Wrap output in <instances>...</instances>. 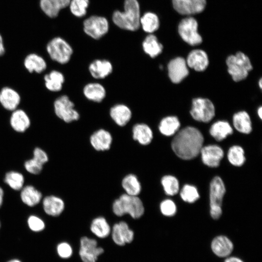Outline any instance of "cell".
I'll return each mask as SVG.
<instances>
[{"label": "cell", "mask_w": 262, "mask_h": 262, "mask_svg": "<svg viewBox=\"0 0 262 262\" xmlns=\"http://www.w3.org/2000/svg\"><path fill=\"white\" fill-rule=\"evenodd\" d=\"M203 142V135L197 129L187 127L177 133L172 141L171 147L179 158L191 160L199 154Z\"/></svg>", "instance_id": "cell-1"}, {"label": "cell", "mask_w": 262, "mask_h": 262, "mask_svg": "<svg viewBox=\"0 0 262 262\" xmlns=\"http://www.w3.org/2000/svg\"><path fill=\"white\" fill-rule=\"evenodd\" d=\"M124 11H116L113 14L114 23L121 29L135 31L140 26V12L137 0H125Z\"/></svg>", "instance_id": "cell-2"}, {"label": "cell", "mask_w": 262, "mask_h": 262, "mask_svg": "<svg viewBox=\"0 0 262 262\" xmlns=\"http://www.w3.org/2000/svg\"><path fill=\"white\" fill-rule=\"evenodd\" d=\"M112 211L117 216L128 214L133 219L142 217L145 208L142 200L138 196L121 195L112 204Z\"/></svg>", "instance_id": "cell-3"}, {"label": "cell", "mask_w": 262, "mask_h": 262, "mask_svg": "<svg viewBox=\"0 0 262 262\" xmlns=\"http://www.w3.org/2000/svg\"><path fill=\"white\" fill-rule=\"evenodd\" d=\"M228 70L235 82L246 79L252 66L249 58L242 52L229 56L226 60Z\"/></svg>", "instance_id": "cell-4"}, {"label": "cell", "mask_w": 262, "mask_h": 262, "mask_svg": "<svg viewBox=\"0 0 262 262\" xmlns=\"http://www.w3.org/2000/svg\"><path fill=\"white\" fill-rule=\"evenodd\" d=\"M47 51L51 59L61 64L67 63L73 54L70 45L60 37H56L49 42Z\"/></svg>", "instance_id": "cell-5"}, {"label": "cell", "mask_w": 262, "mask_h": 262, "mask_svg": "<svg viewBox=\"0 0 262 262\" xmlns=\"http://www.w3.org/2000/svg\"><path fill=\"white\" fill-rule=\"evenodd\" d=\"M226 189L222 179L214 177L210 183V214L214 219H218L222 214V202Z\"/></svg>", "instance_id": "cell-6"}, {"label": "cell", "mask_w": 262, "mask_h": 262, "mask_svg": "<svg viewBox=\"0 0 262 262\" xmlns=\"http://www.w3.org/2000/svg\"><path fill=\"white\" fill-rule=\"evenodd\" d=\"M196 20L191 16L182 19L178 27L179 34L182 39L191 46L199 45L202 38L198 33Z\"/></svg>", "instance_id": "cell-7"}, {"label": "cell", "mask_w": 262, "mask_h": 262, "mask_svg": "<svg viewBox=\"0 0 262 262\" xmlns=\"http://www.w3.org/2000/svg\"><path fill=\"white\" fill-rule=\"evenodd\" d=\"M56 115L66 123L78 120L80 115L75 109L74 103L66 95L57 98L54 103Z\"/></svg>", "instance_id": "cell-8"}, {"label": "cell", "mask_w": 262, "mask_h": 262, "mask_svg": "<svg viewBox=\"0 0 262 262\" xmlns=\"http://www.w3.org/2000/svg\"><path fill=\"white\" fill-rule=\"evenodd\" d=\"M190 114L195 120L207 123L214 116V106L209 99L196 98L193 100Z\"/></svg>", "instance_id": "cell-9"}, {"label": "cell", "mask_w": 262, "mask_h": 262, "mask_svg": "<svg viewBox=\"0 0 262 262\" xmlns=\"http://www.w3.org/2000/svg\"><path fill=\"white\" fill-rule=\"evenodd\" d=\"M83 29L88 35L94 39H98L108 32V22L104 17L93 16L84 21Z\"/></svg>", "instance_id": "cell-10"}, {"label": "cell", "mask_w": 262, "mask_h": 262, "mask_svg": "<svg viewBox=\"0 0 262 262\" xmlns=\"http://www.w3.org/2000/svg\"><path fill=\"white\" fill-rule=\"evenodd\" d=\"M103 252V248L98 246L95 239L86 236L81 238L79 254L82 262H96Z\"/></svg>", "instance_id": "cell-11"}, {"label": "cell", "mask_w": 262, "mask_h": 262, "mask_svg": "<svg viewBox=\"0 0 262 262\" xmlns=\"http://www.w3.org/2000/svg\"><path fill=\"white\" fill-rule=\"evenodd\" d=\"M111 233L113 242L119 246L131 243L134 239L133 231L124 221L115 224L111 228Z\"/></svg>", "instance_id": "cell-12"}, {"label": "cell", "mask_w": 262, "mask_h": 262, "mask_svg": "<svg viewBox=\"0 0 262 262\" xmlns=\"http://www.w3.org/2000/svg\"><path fill=\"white\" fill-rule=\"evenodd\" d=\"M174 9L180 14L191 15L202 12L206 5V0H172Z\"/></svg>", "instance_id": "cell-13"}, {"label": "cell", "mask_w": 262, "mask_h": 262, "mask_svg": "<svg viewBox=\"0 0 262 262\" xmlns=\"http://www.w3.org/2000/svg\"><path fill=\"white\" fill-rule=\"evenodd\" d=\"M169 77L174 83L181 82L189 74L186 60L178 57L171 60L167 65Z\"/></svg>", "instance_id": "cell-14"}, {"label": "cell", "mask_w": 262, "mask_h": 262, "mask_svg": "<svg viewBox=\"0 0 262 262\" xmlns=\"http://www.w3.org/2000/svg\"><path fill=\"white\" fill-rule=\"evenodd\" d=\"M89 141L94 149L98 151H104L110 148L113 142V137L107 130L100 129L91 135Z\"/></svg>", "instance_id": "cell-15"}, {"label": "cell", "mask_w": 262, "mask_h": 262, "mask_svg": "<svg viewBox=\"0 0 262 262\" xmlns=\"http://www.w3.org/2000/svg\"><path fill=\"white\" fill-rule=\"evenodd\" d=\"M203 163L206 165L216 167L224 156L223 149L217 145H209L202 147L200 152Z\"/></svg>", "instance_id": "cell-16"}, {"label": "cell", "mask_w": 262, "mask_h": 262, "mask_svg": "<svg viewBox=\"0 0 262 262\" xmlns=\"http://www.w3.org/2000/svg\"><path fill=\"white\" fill-rule=\"evenodd\" d=\"M109 114L113 121L120 127L126 126L132 117L131 109L122 103H118L112 106L110 108Z\"/></svg>", "instance_id": "cell-17"}, {"label": "cell", "mask_w": 262, "mask_h": 262, "mask_svg": "<svg viewBox=\"0 0 262 262\" xmlns=\"http://www.w3.org/2000/svg\"><path fill=\"white\" fill-rule=\"evenodd\" d=\"M90 75L96 79H103L113 72L112 63L106 59H96L91 62L88 66Z\"/></svg>", "instance_id": "cell-18"}, {"label": "cell", "mask_w": 262, "mask_h": 262, "mask_svg": "<svg viewBox=\"0 0 262 262\" xmlns=\"http://www.w3.org/2000/svg\"><path fill=\"white\" fill-rule=\"evenodd\" d=\"M187 66L197 71L205 70L209 65L207 53L201 49H194L188 54L186 61Z\"/></svg>", "instance_id": "cell-19"}, {"label": "cell", "mask_w": 262, "mask_h": 262, "mask_svg": "<svg viewBox=\"0 0 262 262\" xmlns=\"http://www.w3.org/2000/svg\"><path fill=\"white\" fill-rule=\"evenodd\" d=\"M213 252L219 257H227L233 249L232 242L227 237L223 235L215 237L211 243Z\"/></svg>", "instance_id": "cell-20"}, {"label": "cell", "mask_w": 262, "mask_h": 262, "mask_svg": "<svg viewBox=\"0 0 262 262\" xmlns=\"http://www.w3.org/2000/svg\"><path fill=\"white\" fill-rule=\"evenodd\" d=\"M132 137L139 144L147 146L151 142L153 134L148 125L143 123H138L132 127Z\"/></svg>", "instance_id": "cell-21"}, {"label": "cell", "mask_w": 262, "mask_h": 262, "mask_svg": "<svg viewBox=\"0 0 262 262\" xmlns=\"http://www.w3.org/2000/svg\"><path fill=\"white\" fill-rule=\"evenodd\" d=\"M70 0H40L41 9L48 16L54 18L59 12L69 6Z\"/></svg>", "instance_id": "cell-22"}, {"label": "cell", "mask_w": 262, "mask_h": 262, "mask_svg": "<svg viewBox=\"0 0 262 262\" xmlns=\"http://www.w3.org/2000/svg\"><path fill=\"white\" fill-rule=\"evenodd\" d=\"M84 96L89 100L99 103L106 96V91L103 85L98 82H90L83 88Z\"/></svg>", "instance_id": "cell-23"}, {"label": "cell", "mask_w": 262, "mask_h": 262, "mask_svg": "<svg viewBox=\"0 0 262 262\" xmlns=\"http://www.w3.org/2000/svg\"><path fill=\"white\" fill-rule=\"evenodd\" d=\"M20 97L14 89L5 87L0 92V102L6 109L14 111L19 104Z\"/></svg>", "instance_id": "cell-24"}, {"label": "cell", "mask_w": 262, "mask_h": 262, "mask_svg": "<svg viewBox=\"0 0 262 262\" xmlns=\"http://www.w3.org/2000/svg\"><path fill=\"white\" fill-rule=\"evenodd\" d=\"M43 207L45 213L50 216L60 215L65 209V203L61 198L54 196L45 197L43 201Z\"/></svg>", "instance_id": "cell-25"}, {"label": "cell", "mask_w": 262, "mask_h": 262, "mask_svg": "<svg viewBox=\"0 0 262 262\" xmlns=\"http://www.w3.org/2000/svg\"><path fill=\"white\" fill-rule=\"evenodd\" d=\"M10 124L13 129L17 132L25 131L30 125V119L22 110H15L10 118Z\"/></svg>", "instance_id": "cell-26"}, {"label": "cell", "mask_w": 262, "mask_h": 262, "mask_svg": "<svg viewBox=\"0 0 262 262\" xmlns=\"http://www.w3.org/2000/svg\"><path fill=\"white\" fill-rule=\"evenodd\" d=\"M90 229L93 234L101 239L107 237L111 231L109 224L102 216L95 218L91 222Z\"/></svg>", "instance_id": "cell-27"}, {"label": "cell", "mask_w": 262, "mask_h": 262, "mask_svg": "<svg viewBox=\"0 0 262 262\" xmlns=\"http://www.w3.org/2000/svg\"><path fill=\"white\" fill-rule=\"evenodd\" d=\"M144 51L151 58H154L160 54L163 49L162 44L157 37L152 34H148L142 43Z\"/></svg>", "instance_id": "cell-28"}, {"label": "cell", "mask_w": 262, "mask_h": 262, "mask_svg": "<svg viewBox=\"0 0 262 262\" xmlns=\"http://www.w3.org/2000/svg\"><path fill=\"white\" fill-rule=\"evenodd\" d=\"M121 185L125 193L131 196H138L141 192L142 186L137 176L133 174L125 176Z\"/></svg>", "instance_id": "cell-29"}, {"label": "cell", "mask_w": 262, "mask_h": 262, "mask_svg": "<svg viewBox=\"0 0 262 262\" xmlns=\"http://www.w3.org/2000/svg\"><path fill=\"white\" fill-rule=\"evenodd\" d=\"M233 124L239 132L248 134L252 131V124L249 115L245 111L235 114L233 116Z\"/></svg>", "instance_id": "cell-30"}, {"label": "cell", "mask_w": 262, "mask_h": 262, "mask_svg": "<svg viewBox=\"0 0 262 262\" xmlns=\"http://www.w3.org/2000/svg\"><path fill=\"white\" fill-rule=\"evenodd\" d=\"M211 135L218 141L225 139L233 133V130L229 124L225 121H218L213 123L210 129Z\"/></svg>", "instance_id": "cell-31"}, {"label": "cell", "mask_w": 262, "mask_h": 262, "mask_svg": "<svg viewBox=\"0 0 262 262\" xmlns=\"http://www.w3.org/2000/svg\"><path fill=\"white\" fill-rule=\"evenodd\" d=\"M20 197L24 204L29 206L33 207L40 202L42 198V194L33 186L27 185L22 188Z\"/></svg>", "instance_id": "cell-32"}, {"label": "cell", "mask_w": 262, "mask_h": 262, "mask_svg": "<svg viewBox=\"0 0 262 262\" xmlns=\"http://www.w3.org/2000/svg\"><path fill=\"white\" fill-rule=\"evenodd\" d=\"M45 85L48 89L53 92L60 91L65 82V77L60 71L52 70L44 77Z\"/></svg>", "instance_id": "cell-33"}, {"label": "cell", "mask_w": 262, "mask_h": 262, "mask_svg": "<svg viewBox=\"0 0 262 262\" xmlns=\"http://www.w3.org/2000/svg\"><path fill=\"white\" fill-rule=\"evenodd\" d=\"M180 127V123L178 118L174 116H169L161 120L159 130L162 134L169 136L174 134Z\"/></svg>", "instance_id": "cell-34"}, {"label": "cell", "mask_w": 262, "mask_h": 262, "mask_svg": "<svg viewBox=\"0 0 262 262\" xmlns=\"http://www.w3.org/2000/svg\"><path fill=\"white\" fill-rule=\"evenodd\" d=\"M24 63L26 68L30 72L35 71L39 73L44 71L47 67L46 63L44 59L35 53L27 55Z\"/></svg>", "instance_id": "cell-35"}, {"label": "cell", "mask_w": 262, "mask_h": 262, "mask_svg": "<svg viewBox=\"0 0 262 262\" xmlns=\"http://www.w3.org/2000/svg\"><path fill=\"white\" fill-rule=\"evenodd\" d=\"M140 24L143 30L151 33L159 28L160 21L157 15L152 12H147L140 17Z\"/></svg>", "instance_id": "cell-36"}, {"label": "cell", "mask_w": 262, "mask_h": 262, "mask_svg": "<svg viewBox=\"0 0 262 262\" xmlns=\"http://www.w3.org/2000/svg\"><path fill=\"white\" fill-rule=\"evenodd\" d=\"M228 158L230 164L237 166L242 165L246 160L244 151L238 146H232L229 149Z\"/></svg>", "instance_id": "cell-37"}, {"label": "cell", "mask_w": 262, "mask_h": 262, "mask_svg": "<svg viewBox=\"0 0 262 262\" xmlns=\"http://www.w3.org/2000/svg\"><path fill=\"white\" fill-rule=\"evenodd\" d=\"M4 181L13 189L20 190L23 187L24 179L21 173L15 171H10L6 174Z\"/></svg>", "instance_id": "cell-38"}, {"label": "cell", "mask_w": 262, "mask_h": 262, "mask_svg": "<svg viewBox=\"0 0 262 262\" xmlns=\"http://www.w3.org/2000/svg\"><path fill=\"white\" fill-rule=\"evenodd\" d=\"M161 183L165 194L167 195H175L179 190V181L174 176H164L162 178Z\"/></svg>", "instance_id": "cell-39"}, {"label": "cell", "mask_w": 262, "mask_h": 262, "mask_svg": "<svg viewBox=\"0 0 262 262\" xmlns=\"http://www.w3.org/2000/svg\"><path fill=\"white\" fill-rule=\"evenodd\" d=\"M89 3V0H70V10L76 16L82 17L86 15Z\"/></svg>", "instance_id": "cell-40"}, {"label": "cell", "mask_w": 262, "mask_h": 262, "mask_svg": "<svg viewBox=\"0 0 262 262\" xmlns=\"http://www.w3.org/2000/svg\"><path fill=\"white\" fill-rule=\"evenodd\" d=\"M180 195L184 201L189 203L194 202L199 197L197 189L195 186L189 184L185 185L183 187Z\"/></svg>", "instance_id": "cell-41"}, {"label": "cell", "mask_w": 262, "mask_h": 262, "mask_svg": "<svg viewBox=\"0 0 262 262\" xmlns=\"http://www.w3.org/2000/svg\"><path fill=\"white\" fill-rule=\"evenodd\" d=\"M160 208L162 213L167 216L174 215L177 211L175 204L170 199L163 201L160 204Z\"/></svg>", "instance_id": "cell-42"}, {"label": "cell", "mask_w": 262, "mask_h": 262, "mask_svg": "<svg viewBox=\"0 0 262 262\" xmlns=\"http://www.w3.org/2000/svg\"><path fill=\"white\" fill-rule=\"evenodd\" d=\"M58 256L64 259H68L73 254V249L71 245L67 242H63L59 243L56 247Z\"/></svg>", "instance_id": "cell-43"}, {"label": "cell", "mask_w": 262, "mask_h": 262, "mask_svg": "<svg viewBox=\"0 0 262 262\" xmlns=\"http://www.w3.org/2000/svg\"><path fill=\"white\" fill-rule=\"evenodd\" d=\"M27 222L30 229L34 232H40L43 230L45 228L44 221L35 215L29 216Z\"/></svg>", "instance_id": "cell-44"}, {"label": "cell", "mask_w": 262, "mask_h": 262, "mask_svg": "<svg viewBox=\"0 0 262 262\" xmlns=\"http://www.w3.org/2000/svg\"><path fill=\"white\" fill-rule=\"evenodd\" d=\"M24 165L28 172L35 175L39 174L43 168V165L33 158L26 161Z\"/></svg>", "instance_id": "cell-45"}, {"label": "cell", "mask_w": 262, "mask_h": 262, "mask_svg": "<svg viewBox=\"0 0 262 262\" xmlns=\"http://www.w3.org/2000/svg\"><path fill=\"white\" fill-rule=\"evenodd\" d=\"M33 159L42 165L48 161V157L46 153L40 148L36 147L33 151Z\"/></svg>", "instance_id": "cell-46"}, {"label": "cell", "mask_w": 262, "mask_h": 262, "mask_svg": "<svg viewBox=\"0 0 262 262\" xmlns=\"http://www.w3.org/2000/svg\"><path fill=\"white\" fill-rule=\"evenodd\" d=\"M224 262H244L241 259L236 257H229Z\"/></svg>", "instance_id": "cell-47"}, {"label": "cell", "mask_w": 262, "mask_h": 262, "mask_svg": "<svg viewBox=\"0 0 262 262\" xmlns=\"http://www.w3.org/2000/svg\"><path fill=\"white\" fill-rule=\"evenodd\" d=\"M5 49L3 45V39L0 34V56L4 54Z\"/></svg>", "instance_id": "cell-48"}, {"label": "cell", "mask_w": 262, "mask_h": 262, "mask_svg": "<svg viewBox=\"0 0 262 262\" xmlns=\"http://www.w3.org/2000/svg\"><path fill=\"white\" fill-rule=\"evenodd\" d=\"M3 191L0 187V207L1 206L3 202Z\"/></svg>", "instance_id": "cell-49"}, {"label": "cell", "mask_w": 262, "mask_h": 262, "mask_svg": "<svg viewBox=\"0 0 262 262\" xmlns=\"http://www.w3.org/2000/svg\"><path fill=\"white\" fill-rule=\"evenodd\" d=\"M258 115L259 116V117L262 119V107H260L259 108H258Z\"/></svg>", "instance_id": "cell-50"}, {"label": "cell", "mask_w": 262, "mask_h": 262, "mask_svg": "<svg viewBox=\"0 0 262 262\" xmlns=\"http://www.w3.org/2000/svg\"><path fill=\"white\" fill-rule=\"evenodd\" d=\"M7 262H22L18 259H13L10 260Z\"/></svg>", "instance_id": "cell-51"}, {"label": "cell", "mask_w": 262, "mask_h": 262, "mask_svg": "<svg viewBox=\"0 0 262 262\" xmlns=\"http://www.w3.org/2000/svg\"><path fill=\"white\" fill-rule=\"evenodd\" d=\"M259 86L261 88H262V79H261L259 82Z\"/></svg>", "instance_id": "cell-52"}, {"label": "cell", "mask_w": 262, "mask_h": 262, "mask_svg": "<svg viewBox=\"0 0 262 262\" xmlns=\"http://www.w3.org/2000/svg\"></svg>", "instance_id": "cell-53"}]
</instances>
